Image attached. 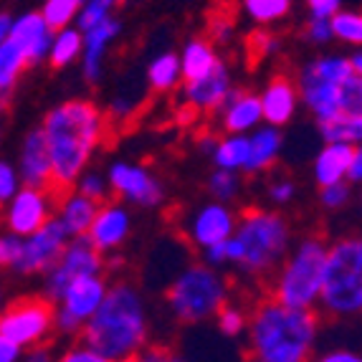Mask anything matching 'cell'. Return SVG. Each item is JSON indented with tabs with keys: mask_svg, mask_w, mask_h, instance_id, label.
Returning a JSON list of instances; mask_svg holds the SVG:
<instances>
[{
	"mask_svg": "<svg viewBox=\"0 0 362 362\" xmlns=\"http://www.w3.org/2000/svg\"><path fill=\"white\" fill-rule=\"evenodd\" d=\"M81 195H86V198L97 200V203H107V200H112L109 195H112V185H109V177L102 175L99 170H86L84 175L78 177V182L74 185Z\"/></svg>",
	"mask_w": 362,
	"mask_h": 362,
	"instance_id": "37",
	"label": "cell"
},
{
	"mask_svg": "<svg viewBox=\"0 0 362 362\" xmlns=\"http://www.w3.org/2000/svg\"><path fill=\"white\" fill-rule=\"evenodd\" d=\"M56 329V304L46 296H23L6 307L0 317V339L23 350L43 344Z\"/></svg>",
	"mask_w": 362,
	"mask_h": 362,
	"instance_id": "9",
	"label": "cell"
},
{
	"mask_svg": "<svg viewBox=\"0 0 362 362\" xmlns=\"http://www.w3.org/2000/svg\"><path fill=\"white\" fill-rule=\"evenodd\" d=\"M134 112V99L132 97H115L112 99V115L117 119H124Z\"/></svg>",
	"mask_w": 362,
	"mask_h": 362,
	"instance_id": "52",
	"label": "cell"
},
{
	"mask_svg": "<svg viewBox=\"0 0 362 362\" xmlns=\"http://www.w3.org/2000/svg\"><path fill=\"white\" fill-rule=\"evenodd\" d=\"M84 0H43L41 13L54 30H64L78 18Z\"/></svg>",
	"mask_w": 362,
	"mask_h": 362,
	"instance_id": "34",
	"label": "cell"
},
{
	"mask_svg": "<svg viewBox=\"0 0 362 362\" xmlns=\"http://www.w3.org/2000/svg\"><path fill=\"white\" fill-rule=\"evenodd\" d=\"M150 317L145 296L132 281H117L99 312L81 332V342L115 362H127L150 347Z\"/></svg>",
	"mask_w": 362,
	"mask_h": 362,
	"instance_id": "3",
	"label": "cell"
},
{
	"mask_svg": "<svg viewBox=\"0 0 362 362\" xmlns=\"http://www.w3.org/2000/svg\"><path fill=\"white\" fill-rule=\"evenodd\" d=\"M54 38L56 30L49 25V21L43 18V13L28 11L16 18V25H13L11 36L6 41H13L23 51V56L28 59V66H36L41 61H49Z\"/></svg>",
	"mask_w": 362,
	"mask_h": 362,
	"instance_id": "19",
	"label": "cell"
},
{
	"mask_svg": "<svg viewBox=\"0 0 362 362\" xmlns=\"http://www.w3.org/2000/svg\"><path fill=\"white\" fill-rule=\"evenodd\" d=\"M309 362H362V352L352 347H329L317 352Z\"/></svg>",
	"mask_w": 362,
	"mask_h": 362,
	"instance_id": "45",
	"label": "cell"
},
{
	"mask_svg": "<svg viewBox=\"0 0 362 362\" xmlns=\"http://www.w3.org/2000/svg\"><path fill=\"white\" fill-rule=\"evenodd\" d=\"M235 228H238V216L228 203H218V200L198 206L185 221L187 241L200 251L233 238Z\"/></svg>",
	"mask_w": 362,
	"mask_h": 362,
	"instance_id": "15",
	"label": "cell"
},
{
	"mask_svg": "<svg viewBox=\"0 0 362 362\" xmlns=\"http://www.w3.org/2000/svg\"><path fill=\"white\" fill-rule=\"evenodd\" d=\"M352 198V185L347 182H334V185L320 187V206L325 211H342Z\"/></svg>",
	"mask_w": 362,
	"mask_h": 362,
	"instance_id": "40",
	"label": "cell"
},
{
	"mask_svg": "<svg viewBox=\"0 0 362 362\" xmlns=\"http://www.w3.org/2000/svg\"><path fill=\"white\" fill-rule=\"evenodd\" d=\"M248 320H251V312L241 309L238 304H226L216 317L218 329L226 334V337H238V334L248 332Z\"/></svg>",
	"mask_w": 362,
	"mask_h": 362,
	"instance_id": "36",
	"label": "cell"
},
{
	"mask_svg": "<svg viewBox=\"0 0 362 362\" xmlns=\"http://www.w3.org/2000/svg\"><path fill=\"white\" fill-rule=\"evenodd\" d=\"M122 21L112 16L109 21L99 23L97 28L84 30V56H81V74L89 84H99L104 74V61L112 49V43L119 38Z\"/></svg>",
	"mask_w": 362,
	"mask_h": 362,
	"instance_id": "23",
	"label": "cell"
},
{
	"mask_svg": "<svg viewBox=\"0 0 362 362\" xmlns=\"http://www.w3.org/2000/svg\"><path fill=\"white\" fill-rule=\"evenodd\" d=\"M112 195L137 208H157L165 200V182L147 165L117 160L107 170Z\"/></svg>",
	"mask_w": 362,
	"mask_h": 362,
	"instance_id": "13",
	"label": "cell"
},
{
	"mask_svg": "<svg viewBox=\"0 0 362 362\" xmlns=\"http://www.w3.org/2000/svg\"><path fill=\"white\" fill-rule=\"evenodd\" d=\"M264 119V107H261V94L248 89H233L226 104L221 107V127L226 134H251L261 127Z\"/></svg>",
	"mask_w": 362,
	"mask_h": 362,
	"instance_id": "22",
	"label": "cell"
},
{
	"mask_svg": "<svg viewBox=\"0 0 362 362\" xmlns=\"http://www.w3.org/2000/svg\"><path fill=\"white\" fill-rule=\"evenodd\" d=\"M170 360H173L170 350L157 347V344H150L145 352H139L137 357H132V360H127V362H170Z\"/></svg>",
	"mask_w": 362,
	"mask_h": 362,
	"instance_id": "50",
	"label": "cell"
},
{
	"mask_svg": "<svg viewBox=\"0 0 362 362\" xmlns=\"http://www.w3.org/2000/svg\"><path fill=\"white\" fill-rule=\"evenodd\" d=\"M248 157H251V137L248 134H226V137H221L211 160L213 168L246 173Z\"/></svg>",
	"mask_w": 362,
	"mask_h": 362,
	"instance_id": "28",
	"label": "cell"
},
{
	"mask_svg": "<svg viewBox=\"0 0 362 362\" xmlns=\"http://www.w3.org/2000/svg\"><path fill=\"white\" fill-rule=\"evenodd\" d=\"M21 362H59V357H56V352L51 350L49 344L43 342V344H36V347H28Z\"/></svg>",
	"mask_w": 362,
	"mask_h": 362,
	"instance_id": "49",
	"label": "cell"
},
{
	"mask_svg": "<svg viewBox=\"0 0 362 362\" xmlns=\"http://www.w3.org/2000/svg\"><path fill=\"white\" fill-rule=\"evenodd\" d=\"M320 134L325 142H347L362 145V76L352 74L342 91V107L339 115L329 122H322Z\"/></svg>",
	"mask_w": 362,
	"mask_h": 362,
	"instance_id": "16",
	"label": "cell"
},
{
	"mask_svg": "<svg viewBox=\"0 0 362 362\" xmlns=\"http://www.w3.org/2000/svg\"><path fill=\"white\" fill-rule=\"evenodd\" d=\"M41 127L54 160V187L59 193L71 190L107 137V115L91 99H66L49 109Z\"/></svg>",
	"mask_w": 362,
	"mask_h": 362,
	"instance_id": "1",
	"label": "cell"
},
{
	"mask_svg": "<svg viewBox=\"0 0 362 362\" xmlns=\"http://www.w3.org/2000/svg\"><path fill=\"white\" fill-rule=\"evenodd\" d=\"M230 284L223 269L211 264H187L168 286V309L182 325H200L216 320L228 304Z\"/></svg>",
	"mask_w": 362,
	"mask_h": 362,
	"instance_id": "7",
	"label": "cell"
},
{
	"mask_svg": "<svg viewBox=\"0 0 362 362\" xmlns=\"http://www.w3.org/2000/svg\"><path fill=\"white\" fill-rule=\"evenodd\" d=\"M235 33V25L233 21L228 18H213L211 21V41L216 43H228Z\"/></svg>",
	"mask_w": 362,
	"mask_h": 362,
	"instance_id": "48",
	"label": "cell"
},
{
	"mask_svg": "<svg viewBox=\"0 0 362 362\" xmlns=\"http://www.w3.org/2000/svg\"><path fill=\"white\" fill-rule=\"evenodd\" d=\"M13 25H16V18H13L11 13H0V41H6L8 36H11Z\"/></svg>",
	"mask_w": 362,
	"mask_h": 362,
	"instance_id": "54",
	"label": "cell"
},
{
	"mask_svg": "<svg viewBox=\"0 0 362 362\" xmlns=\"http://www.w3.org/2000/svg\"><path fill=\"white\" fill-rule=\"evenodd\" d=\"M21 187H23V180H21L18 168H13L8 160H3V163H0V200H3V203L13 200Z\"/></svg>",
	"mask_w": 362,
	"mask_h": 362,
	"instance_id": "41",
	"label": "cell"
},
{
	"mask_svg": "<svg viewBox=\"0 0 362 362\" xmlns=\"http://www.w3.org/2000/svg\"><path fill=\"white\" fill-rule=\"evenodd\" d=\"M115 6L109 3V0H84V6H81V13H78L76 18V28L81 30H91L97 28L99 23L109 21L115 16Z\"/></svg>",
	"mask_w": 362,
	"mask_h": 362,
	"instance_id": "38",
	"label": "cell"
},
{
	"mask_svg": "<svg viewBox=\"0 0 362 362\" xmlns=\"http://www.w3.org/2000/svg\"><path fill=\"white\" fill-rule=\"evenodd\" d=\"M129 233H132V213H129V208L124 203H119L115 198L102 203V208L97 213V221H94L86 238L107 256V254H115L117 248H122V243L127 241Z\"/></svg>",
	"mask_w": 362,
	"mask_h": 362,
	"instance_id": "20",
	"label": "cell"
},
{
	"mask_svg": "<svg viewBox=\"0 0 362 362\" xmlns=\"http://www.w3.org/2000/svg\"><path fill=\"white\" fill-rule=\"evenodd\" d=\"M102 208V203L86 198L71 187V190H64L59 195V208H56V221L64 226V230L69 233V238H81V235H89L91 226L97 221V213Z\"/></svg>",
	"mask_w": 362,
	"mask_h": 362,
	"instance_id": "24",
	"label": "cell"
},
{
	"mask_svg": "<svg viewBox=\"0 0 362 362\" xmlns=\"http://www.w3.org/2000/svg\"><path fill=\"white\" fill-rule=\"evenodd\" d=\"M21 251H23V238H21V235L6 233L0 238V261H3V266L11 269V266L18 261Z\"/></svg>",
	"mask_w": 362,
	"mask_h": 362,
	"instance_id": "46",
	"label": "cell"
},
{
	"mask_svg": "<svg viewBox=\"0 0 362 362\" xmlns=\"http://www.w3.org/2000/svg\"><path fill=\"white\" fill-rule=\"evenodd\" d=\"M241 8L256 25H272L289 16L291 0H241Z\"/></svg>",
	"mask_w": 362,
	"mask_h": 362,
	"instance_id": "32",
	"label": "cell"
},
{
	"mask_svg": "<svg viewBox=\"0 0 362 362\" xmlns=\"http://www.w3.org/2000/svg\"><path fill=\"white\" fill-rule=\"evenodd\" d=\"M329 241L320 233L302 235L291 246L279 272L269 279L266 294L294 309H317L325 289Z\"/></svg>",
	"mask_w": 362,
	"mask_h": 362,
	"instance_id": "5",
	"label": "cell"
},
{
	"mask_svg": "<svg viewBox=\"0 0 362 362\" xmlns=\"http://www.w3.org/2000/svg\"><path fill=\"white\" fill-rule=\"evenodd\" d=\"M109 289H112V284L104 274H94V276L74 281L56 302V332L64 337H76V334L81 337L84 327L104 304Z\"/></svg>",
	"mask_w": 362,
	"mask_h": 362,
	"instance_id": "10",
	"label": "cell"
},
{
	"mask_svg": "<svg viewBox=\"0 0 362 362\" xmlns=\"http://www.w3.org/2000/svg\"><path fill=\"white\" fill-rule=\"evenodd\" d=\"M304 38H307L312 46H327L329 41H334V30L332 21L325 18H309L304 25Z\"/></svg>",
	"mask_w": 362,
	"mask_h": 362,
	"instance_id": "43",
	"label": "cell"
},
{
	"mask_svg": "<svg viewBox=\"0 0 362 362\" xmlns=\"http://www.w3.org/2000/svg\"><path fill=\"white\" fill-rule=\"evenodd\" d=\"M59 190L56 187H33L23 185L16 198L6 203V228L21 238H28L36 230L56 218L59 208Z\"/></svg>",
	"mask_w": 362,
	"mask_h": 362,
	"instance_id": "12",
	"label": "cell"
},
{
	"mask_svg": "<svg viewBox=\"0 0 362 362\" xmlns=\"http://www.w3.org/2000/svg\"><path fill=\"white\" fill-rule=\"evenodd\" d=\"M221 56L216 54V46L208 38H190L180 51V64H182V78L185 81H195L203 78L218 66Z\"/></svg>",
	"mask_w": 362,
	"mask_h": 362,
	"instance_id": "27",
	"label": "cell"
},
{
	"mask_svg": "<svg viewBox=\"0 0 362 362\" xmlns=\"http://www.w3.org/2000/svg\"><path fill=\"white\" fill-rule=\"evenodd\" d=\"M350 66H352V71H355L357 76H362V49H355L350 54Z\"/></svg>",
	"mask_w": 362,
	"mask_h": 362,
	"instance_id": "55",
	"label": "cell"
},
{
	"mask_svg": "<svg viewBox=\"0 0 362 362\" xmlns=\"http://www.w3.org/2000/svg\"><path fill=\"white\" fill-rule=\"evenodd\" d=\"M28 69V59L13 41H0V94L3 104H8L11 91L18 84L21 74Z\"/></svg>",
	"mask_w": 362,
	"mask_h": 362,
	"instance_id": "30",
	"label": "cell"
},
{
	"mask_svg": "<svg viewBox=\"0 0 362 362\" xmlns=\"http://www.w3.org/2000/svg\"><path fill=\"white\" fill-rule=\"evenodd\" d=\"M350 56L342 54H322L314 56L299 69L296 84L302 94V104L309 115L317 119V124L329 122L339 115L342 107V91L347 78L352 76Z\"/></svg>",
	"mask_w": 362,
	"mask_h": 362,
	"instance_id": "8",
	"label": "cell"
},
{
	"mask_svg": "<svg viewBox=\"0 0 362 362\" xmlns=\"http://www.w3.org/2000/svg\"><path fill=\"white\" fill-rule=\"evenodd\" d=\"M296 198V185L289 177H276L269 182V200L274 206H289L291 200Z\"/></svg>",
	"mask_w": 362,
	"mask_h": 362,
	"instance_id": "44",
	"label": "cell"
},
{
	"mask_svg": "<svg viewBox=\"0 0 362 362\" xmlns=\"http://www.w3.org/2000/svg\"><path fill=\"white\" fill-rule=\"evenodd\" d=\"M334 38L352 49H362V11H339L332 18Z\"/></svg>",
	"mask_w": 362,
	"mask_h": 362,
	"instance_id": "35",
	"label": "cell"
},
{
	"mask_svg": "<svg viewBox=\"0 0 362 362\" xmlns=\"http://www.w3.org/2000/svg\"><path fill=\"white\" fill-rule=\"evenodd\" d=\"M309 11V18H325L332 21L342 11V0H304Z\"/></svg>",
	"mask_w": 362,
	"mask_h": 362,
	"instance_id": "47",
	"label": "cell"
},
{
	"mask_svg": "<svg viewBox=\"0 0 362 362\" xmlns=\"http://www.w3.org/2000/svg\"><path fill=\"white\" fill-rule=\"evenodd\" d=\"M170 362H190V360H182V357H173Z\"/></svg>",
	"mask_w": 362,
	"mask_h": 362,
	"instance_id": "57",
	"label": "cell"
},
{
	"mask_svg": "<svg viewBox=\"0 0 362 362\" xmlns=\"http://www.w3.org/2000/svg\"><path fill=\"white\" fill-rule=\"evenodd\" d=\"M246 334L251 362H309L317 355L320 314L286 307L266 294L251 309Z\"/></svg>",
	"mask_w": 362,
	"mask_h": 362,
	"instance_id": "2",
	"label": "cell"
},
{
	"mask_svg": "<svg viewBox=\"0 0 362 362\" xmlns=\"http://www.w3.org/2000/svg\"><path fill=\"white\" fill-rule=\"evenodd\" d=\"M59 362H115V360L104 357L102 352H97L86 342H74V344H69L66 350L61 352Z\"/></svg>",
	"mask_w": 362,
	"mask_h": 362,
	"instance_id": "42",
	"label": "cell"
},
{
	"mask_svg": "<svg viewBox=\"0 0 362 362\" xmlns=\"http://www.w3.org/2000/svg\"><path fill=\"white\" fill-rule=\"evenodd\" d=\"M233 74H230L228 64L223 59L218 61V66L213 69L208 76L195 78V81H185L182 86V99L193 112H221L226 99L233 91Z\"/></svg>",
	"mask_w": 362,
	"mask_h": 362,
	"instance_id": "17",
	"label": "cell"
},
{
	"mask_svg": "<svg viewBox=\"0 0 362 362\" xmlns=\"http://www.w3.org/2000/svg\"><path fill=\"white\" fill-rule=\"evenodd\" d=\"M109 3H112V6L117 8V6H122V3H127V0H109Z\"/></svg>",
	"mask_w": 362,
	"mask_h": 362,
	"instance_id": "56",
	"label": "cell"
},
{
	"mask_svg": "<svg viewBox=\"0 0 362 362\" xmlns=\"http://www.w3.org/2000/svg\"><path fill=\"white\" fill-rule=\"evenodd\" d=\"M84 56V30L81 28H64L56 30L54 46H51L49 64L54 69H66L74 61H81Z\"/></svg>",
	"mask_w": 362,
	"mask_h": 362,
	"instance_id": "31",
	"label": "cell"
},
{
	"mask_svg": "<svg viewBox=\"0 0 362 362\" xmlns=\"http://www.w3.org/2000/svg\"><path fill=\"white\" fill-rule=\"evenodd\" d=\"M281 46H284L281 38L272 30H256L248 36V49L256 59H274V56L281 54Z\"/></svg>",
	"mask_w": 362,
	"mask_h": 362,
	"instance_id": "39",
	"label": "cell"
},
{
	"mask_svg": "<svg viewBox=\"0 0 362 362\" xmlns=\"http://www.w3.org/2000/svg\"><path fill=\"white\" fill-rule=\"evenodd\" d=\"M69 233L64 230V226L59 221H51L41 230H36L33 235L23 238V251H21L18 261L11 266L13 272L21 276H36V274H46L56 266V261L64 256L69 246Z\"/></svg>",
	"mask_w": 362,
	"mask_h": 362,
	"instance_id": "14",
	"label": "cell"
},
{
	"mask_svg": "<svg viewBox=\"0 0 362 362\" xmlns=\"http://www.w3.org/2000/svg\"><path fill=\"white\" fill-rule=\"evenodd\" d=\"M360 208H362V190H360Z\"/></svg>",
	"mask_w": 362,
	"mask_h": 362,
	"instance_id": "58",
	"label": "cell"
},
{
	"mask_svg": "<svg viewBox=\"0 0 362 362\" xmlns=\"http://www.w3.org/2000/svg\"><path fill=\"white\" fill-rule=\"evenodd\" d=\"M208 195L211 200H218V203H230L241 195L243 190V180L241 173H233V170H221L216 168L208 175Z\"/></svg>",
	"mask_w": 362,
	"mask_h": 362,
	"instance_id": "33",
	"label": "cell"
},
{
	"mask_svg": "<svg viewBox=\"0 0 362 362\" xmlns=\"http://www.w3.org/2000/svg\"><path fill=\"white\" fill-rule=\"evenodd\" d=\"M104 269H107L104 254L86 238V235L71 238L66 251H64V256H61L54 269L46 274L43 296L56 304L74 281H78V279H84V276H94V274H104Z\"/></svg>",
	"mask_w": 362,
	"mask_h": 362,
	"instance_id": "11",
	"label": "cell"
},
{
	"mask_svg": "<svg viewBox=\"0 0 362 362\" xmlns=\"http://www.w3.org/2000/svg\"><path fill=\"white\" fill-rule=\"evenodd\" d=\"M350 182H362V145L355 147V163H352V173H350Z\"/></svg>",
	"mask_w": 362,
	"mask_h": 362,
	"instance_id": "53",
	"label": "cell"
},
{
	"mask_svg": "<svg viewBox=\"0 0 362 362\" xmlns=\"http://www.w3.org/2000/svg\"><path fill=\"white\" fill-rule=\"evenodd\" d=\"M25 355L23 347L8 342V339H0V362H21Z\"/></svg>",
	"mask_w": 362,
	"mask_h": 362,
	"instance_id": "51",
	"label": "cell"
},
{
	"mask_svg": "<svg viewBox=\"0 0 362 362\" xmlns=\"http://www.w3.org/2000/svg\"><path fill=\"white\" fill-rule=\"evenodd\" d=\"M18 173L23 185L54 187V160H51L49 139H46L43 127L28 129V134L21 142Z\"/></svg>",
	"mask_w": 362,
	"mask_h": 362,
	"instance_id": "18",
	"label": "cell"
},
{
	"mask_svg": "<svg viewBox=\"0 0 362 362\" xmlns=\"http://www.w3.org/2000/svg\"><path fill=\"white\" fill-rule=\"evenodd\" d=\"M320 309L329 320L362 317V233L339 235L329 243Z\"/></svg>",
	"mask_w": 362,
	"mask_h": 362,
	"instance_id": "6",
	"label": "cell"
},
{
	"mask_svg": "<svg viewBox=\"0 0 362 362\" xmlns=\"http://www.w3.org/2000/svg\"><path fill=\"white\" fill-rule=\"evenodd\" d=\"M355 163V145L347 142H325L312 165V175L320 187L334 185V182H347Z\"/></svg>",
	"mask_w": 362,
	"mask_h": 362,
	"instance_id": "25",
	"label": "cell"
},
{
	"mask_svg": "<svg viewBox=\"0 0 362 362\" xmlns=\"http://www.w3.org/2000/svg\"><path fill=\"white\" fill-rule=\"evenodd\" d=\"M248 137H251V157H248V165H246V175H261L269 168H274L279 155H281V147H284L281 127L261 124Z\"/></svg>",
	"mask_w": 362,
	"mask_h": 362,
	"instance_id": "26",
	"label": "cell"
},
{
	"mask_svg": "<svg viewBox=\"0 0 362 362\" xmlns=\"http://www.w3.org/2000/svg\"><path fill=\"white\" fill-rule=\"evenodd\" d=\"M182 78V64L180 56L173 54V51H165V54H157L147 66V84L152 91H173Z\"/></svg>",
	"mask_w": 362,
	"mask_h": 362,
	"instance_id": "29",
	"label": "cell"
},
{
	"mask_svg": "<svg viewBox=\"0 0 362 362\" xmlns=\"http://www.w3.org/2000/svg\"><path fill=\"white\" fill-rule=\"evenodd\" d=\"M302 102L299 94V84L286 74H274L266 86L261 89V107H264V119L266 124L274 127H284L294 119L296 109Z\"/></svg>",
	"mask_w": 362,
	"mask_h": 362,
	"instance_id": "21",
	"label": "cell"
},
{
	"mask_svg": "<svg viewBox=\"0 0 362 362\" xmlns=\"http://www.w3.org/2000/svg\"><path fill=\"white\" fill-rule=\"evenodd\" d=\"M294 246L291 226L279 211L246 208L238 216V228L228 241V264L251 281H264L279 272Z\"/></svg>",
	"mask_w": 362,
	"mask_h": 362,
	"instance_id": "4",
	"label": "cell"
}]
</instances>
